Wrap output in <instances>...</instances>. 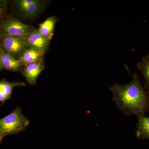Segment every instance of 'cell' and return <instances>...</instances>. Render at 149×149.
I'll list each match as a JSON object with an SVG mask.
<instances>
[{
  "label": "cell",
  "instance_id": "cell-12",
  "mask_svg": "<svg viewBox=\"0 0 149 149\" xmlns=\"http://www.w3.org/2000/svg\"><path fill=\"white\" fill-rule=\"evenodd\" d=\"M57 19L56 17H48L42 23L39 24V32L43 37L51 40L53 36L54 30Z\"/></svg>",
  "mask_w": 149,
  "mask_h": 149
},
{
  "label": "cell",
  "instance_id": "cell-1",
  "mask_svg": "<svg viewBox=\"0 0 149 149\" xmlns=\"http://www.w3.org/2000/svg\"><path fill=\"white\" fill-rule=\"evenodd\" d=\"M132 77L128 84L115 83L109 88L113 101L118 109L127 116H137L149 112V93L141 83L138 73H133Z\"/></svg>",
  "mask_w": 149,
  "mask_h": 149
},
{
  "label": "cell",
  "instance_id": "cell-8",
  "mask_svg": "<svg viewBox=\"0 0 149 149\" xmlns=\"http://www.w3.org/2000/svg\"><path fill=\"white\" fill-rule=\"evenodd\" d=\"M24 86H26V84L22 81L10 82L4 78L0 80V105H2L10 99L14 88Z\"/></svg>",
  "mask_w": 149,
  "mask_h": 149
},
{
  "label": "cell",
  "instance_id": "cell-13",
  "mask_svg": "<svg viewBox=\"0 0 149 149\" xmlns=\"http://www.w3.org/2000/svg\"><path fill=\"white\" fill-rule=\"evenodd\" d=\"M137 68L143 76L144 88L149 93V53L144 56L141 61L138 63Z\"/></svg>",
  "mask_w": 149,
  "mask_h": 149
},
{
  "label": "cell",
  "instance_id": "cell-6",
  "mask_svg": "<svg viewBox=\"0 0 149 149\" xmlns=\"http://www.w3.org/2000/svg\"><path fill=\"white\" fill-rule=\"evenodd\" d=\"M51 40L43 37L38 29H35L27 35L26 42L28 47L45 53L49 46Z\"/></svg>",
  "mask_w": 149,
  "mask_h": 149
},
{
  "label": "cell",
  "instance_id": "cell-17",
  "mask_svg": "<svg viewBox=\"0 0 149 149\" xmlns=\"http://www.w3.org/2000/svg\"><path fill=\"white\" fill-rule=\"evenodd\" d=\"M1 105H0V107H1Z\"/></svg>",
  "mask_w": 149,
  "mask_h": 149
},
{
  "label": "cell",
  "instance_id": "cell-7",
  "mask_svg": "<svg viewBox=\"0 0 149 149\" xmlns=\"http://www.w3.org/2000/svg\"><path fill=\"white\" fill-rule=\"evenodd\" d=\"M45 68L44 61L23 66L21 72L27 83L31 85H35L37 83V78Z\"/></svg>",
  "mask_w": 149,
  "mask_h": 149
},
{
  "label": "cell",
  "instance_id": "cell-14",
  "mask_svg": "<svg viewBox=\"0 0 149 149\" xmlns=\"http://www.w3.org/2000/svg\"><path fill=\"white\" fill-rule=\"evenodd\" d=\"M3 2H0V19L2 18L6 13V4L2 3Z\"/></svg>",
  "mask_w": 149,
  "mask_h": 149
},
{
  "label": "cell",
  "instance_id": "cell-16",
  "mask_svg": "<svg viewBox=\"0 0 149 149\" xmlns=\"http://www.w3.org/2000/svg\"><path fill=\"white\" fill-rule=\"evenodd\" d=\"M2 65L1 63V60H0V71H1L3 70Z\"/></svg>",
  "mask_w": 149,
  "mask_h": 149
},
{
  "label": "cell",
  "instance_id": "cell-10",
  "mask_svg": "<svg viewBox=\"0 0 149 149\" xmlns=\"http://www.w3.org/2000/svg\"><path fill=\"white\" fill-rule=\"evenodd\" d=\"M45 53L28 48L18 58L23 66L31 63L44 61Z\"/></svg>",
  "mask_w": 149,
  "mask_h": 149
},
{
  "label": "cell",
  "instance_id": "cell-5",
  "mask_svg": "<svg viewBox=\"0 0 149 149\" xmlns=\"http://www.w3.org/2000/svg\"><path fill=\"white\" fill-rule=\"evenodd\" d=\"M15 3L22 15L27 18L36 16L45 5L43 1L39 0H17Z\"/></svg>",
  "mask_w": 149,
  "mask_h": 149
},
{
  "label": "cell",
  "instance_id": "cell-4",
  "mask_svg": "<svg viewBox=\"0 0 149 149\" xmlns=\"http://www.w3.org/2000/svg\"><path fill=\"white\" fill-rule=\"evenodd\" d=\"M35 29L13 16L9 17L0 23V35L27 36Z\"/></svg>",
  "mask_w": 149,
  "mask_h": 149
},
{
  "label": "cell",
  "instance_id": "cell-3",
  "mask_svg": "<svg viewBox=\"0 0 149 149\" xmlns=\"http://www.w3.org/2000/svg\"><path fill=\"white\" fill-rule=\"evenodd\" d=\"M27 36L0 35V49L18 59L28 48Z\"/></svg>",
  "mask_w": 149,
  "mask_h": 149
},
{
  "label": "cell",
  "instance_id": "cell-15",
  "mask_svg": "<svg viewBox=\"0 0 149 149\" xmlns=\"http://www.w3.org/2000/svg\"><path fill=\"white\" fill-rule=\"evenodd\" d=\"M4 138V137H3V136L0 134V145L3 139Z\"/></svg>",
  "mask_w": 149,
  "mask_h": 149
},
{
  "label": "cell",
  "instance_id": "cell-9",
  "mask_svg": "<svg viewBox=\"0 0 149 149\" xmlns=\"http://www.w3.org/2000/svg\"><path fill=\"white\" fill-rule=\"evenodd\" d=\"M0 60L3 69L8 71L14 72L21 71L23 67L18 59L6 53L1 49H0Z\"/></svg>",
  "mask_w": 149,
  "mask_h": 149
},
{
  "label": "cell",
  "instance_id": "cell-11",
  "mask_svg": "<svg viewBox=\"0 0 149 149\" xmlns=\"http://www.w3.org/2000/svg\"><path fill=\"white\" fill-rule=\"evenodd\" d=\"M135 136L139 140H149V117L145 114L139 115Z\"/></svg>",
  "mask_w": 149,
  "mask_h": 149
},
{
  "label": "cell",
  "instance_id": "cell-2",
  "mask_svg": "<svg viewBox=\"0 0 149 149\" xmlns=\"http://www.w3.org/2000/svg\"><path fill=\"white\" fill-rule=\"evenodd\" d=\"M30 121L17 107L10 114L0 119V134L3 137L17 134L25 130Z\"/></svg>",
  "mask_w": 149,
  "mask_h": 149
}]
</instances>
